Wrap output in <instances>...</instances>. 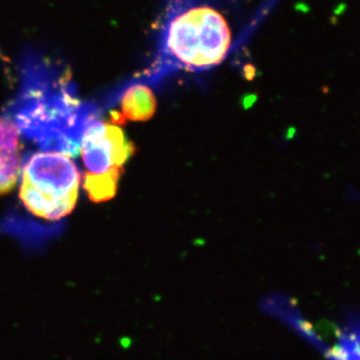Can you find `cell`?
<instances>
[{"mask_svg":"<svg viewBox=\"0 0 360 360\" xmlns=\"http://www.w3.org/2000/svg\"><path fill=\"white\" fill-rule=\"evenodd\" d=\"M232 15V0H167L155 58L135 79L153 86L174 72L221 65L236 41Z\"/></svg>","mask_w":360,"mask_h":360,"instance_id":"cell-1","label":"cell"},{"mask_svg":"<svg viewBox=\"0 0 360 360\" xmlns=\"http://www.w3.org/2000/svg\"><path fill=\"white\" fill-rule=\"evenodd\" d=\"M22 181L39 193L51 219L58 220L70 214L77 205L82 176L68 156L39 153L26 162Z\"/></svg>","mask_w":360,"mask_h":360,"instance_id":"cell-2","label":"cell"},{"mask_svg":"<svg viewBox=\"0 0 360 360\" xmlns=\"http://www.w3.org/2000/svg\"><path fill=\"white\" fill-rule=\"evenodd\" d=\"M80 150L86 174L101 175L122 168L134 155L135 146L122 129L96 118L84 130Z\"/></svg>","mask_w":360,"mask_h":360,"instance_id":"cell-3","label":"cell"},{"mask_svg":"<svg viewBox=\"0 0 360 360\" xmlns=\"http://www.w3.org/2000/svg\"><path fill=\"white\" fill-rule=\"evenodd\" d=\"M120 113L125 120L148 122L155 115L158 101L150 85L139 79L130 80L120 91Z\"/></svg>","mask_w":360,"mask_h":360,"instance_id":"cell-4","label":"cell"},{"mask_svg":"<svg viewBox=\"0 0 360 360\" xmlns=\"http://www.w3.org/2000/svg\"><path fill=\"white\" fill-rule=\"evenodd\" d=\"M123 168H115L108 174L94 175L85 174L84 187L90 200L103 202L112 200L117 193L118 182Z\"/></svg>","mask_w":360,"mask_h":360,"instance_id":"cell-5","label":"cell"},{"mask_svg":"<svg viewBox=\"0 0 360 360\" xmlns=\"http://www.w3.org/2000/svg\"><path fill=\"white\" fill-rule=\"evenodd\" d=\"M20 165V153H0V196L15 187Z\"/></svg>","mask_w":360,"mask_h":360,"instance_id":"cell-6","label":"cell"},{"mask_svg":"<svg viewBox=\"0 0 360 360\" xmlns=\"http://www.w3.org/2000/svg\"><path fill=\"white\" fill-rule=\"evenodd\" d=\"M20 131L11 120L0 118V153H20Z\"/></svg>","mask_w":360,"mask_h":360,"instance_id":"cell-7","label":"cell"}]
</instances>
